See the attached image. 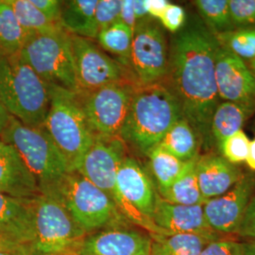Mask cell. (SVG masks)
<instances>
[{
  "label": "cell",
  "instance_id": "2e32d148",
  "mask_svg": "<svg viewBox=\"0 0 255 255\" xmlns=\"http://www.w3.org/2000/svg\"><path fill=\"white\" fill-rule=\"evenodd\" d=\"M117 182L128 204L151 221L158 193L145 170L132 157L126 156L119 165Z\"/></svg>",
  "mask_w": 255,
  "mask_h": 255
},
{
  "label": "cell",
  "instance_id": "f546056e",
  "mask_svg": "<svg viewBox=\"0 0 255 255\" xmlns=\"http://www.w3.org/2000/svg\"><path fill=\"white\" fill-rule=\"evenodd\" d=\"M214 36L219 46L243 61L255 58V27H238Z\"/></svg>",
  "mask_w": 255,
  "mask_h": 255
},
{
  "label": "cell",
  "instance_id": "5b68a950",
  "mask_svg": "<svg viewBox=\"0 0 255 255\" xmlns=\"http://www.w3.org/2000/svg\"><path fill=\"white\" fill-rule=\"evenodd\" d=\"M50 103L44 128L76 171L95 142L82 110L79 95L64 88L48 85Z\"/></svg>",
  "mask_w": 255,
  "mask_h": 255
},
{
  "label": "cell",
  "instance_id": "f35d334b",
  "mask_svg": "<svg viewBox=\"0 0 255 255\" xmlns=\"http://www.w3.org/2000/svg\"><path fill=\"white\" fill-rule=\"evenodd\" d=\"M119 21L134 31L138 22L132 8V0H121Z\"/></svg>",
  "mask_w": 255,
  "mask_h": 255
},
{
  "label": "cell",
  "instance_id": "d6a6232c",
  "mask_svg": "<svg viewBox=\"0 0 255 255\" xmlns=\"http://www.w3.org/2000/svg\"><path fill=\"white\" fill-rule=\"evenodd\" d=\"M229 11L236 28L255 27V0H229Z\"/></svg>",
  "mask_w": 255,
  "mask_h": 255
},
{
  "label": "cell",
  "instance_id": "3957f363",
  "mask_svg": "<svg viewBox=\"0 0 255 255\" xmlns=\"http://www.w3.org/2000/svg\"><path fill=\"white\" fill-rule=\"evenodd\" d=\"M0 138L17 150L35 178L41 194L54 197L72 170L44 126H29L9 117Z\"/></svg>",
  "mask_w": 255,
  "mask_h": 255
},
{
  "label": "cell",
  "instance_id": "7dc6e473",
  "mask_svg": "<svg viewBox=\"0 0 255 255\" xmlns=\"http://www.w3.org/2000/svg\"><path fill=\"white\" fill-rule=\"evenodd\" d=\"M150 255V248L147 249L146 251H144V252H142L140 255Z\"/></svg>",
  "mask_w": 255,
  "mask_h": 255
},
{
  "label": "cell",
  "instance_id": "9c48e42d",
  "mask_svg": "<svg viewBox=\"0 0 255 255\" xmlns=\"http://www.w3.org/2000/svg\"><path fill=\"white\" fill-rule=\"evenodd\" d=\"M54 197L86 234L128 221L104 192L77 171L66 175Z\"/></svg>",
  "mask_w": 255,
  "mask_h": 255
},
{
  "label": "cell",
  "instance_id": "e0dca14e",
  "mask_svg": "<svg viewBox=\"0 0 255 255\" xmlns=\"http://www.w3.org/2000/svg\"><path fill=\"white\" fill-rule=\"evenodd\" d=\"M151 239L129 229H109L84 238L79 255H138L150 248Z\"/></svg>",
  "mask_w": 255,
  "mask_h": 255
},
{
  "label": "cell",
  "instance_id": "52a82bcc",
  "mask_svg": "<svg viewBox=\"0 0 255 255\" xmlns=\"http://www.w3.org/2000/svg\"><path fill=\"white\" fill-rule=\"evenodd\" d=\"M34 238L30 255H78L87 234L72 219L61 201L39 194L32 200Z\"/></svg>",
  "mask_w": 255,
  "mask_h": 255
},
{
  "label": "cell",
  "instance_id": "f6af8a7d",
  "mask_svg": "<svg viewBox=\"0 0 255 255\" xmlns=\"http://www.w3.org/2000/svg\"><path fill=\"white\" fill-rule=\"evenodd\" d=\"M9 113L4 108L3 104L0 101V133L4 129L5 126L7 125L9 119Z\"/></svg>",
  "mask_w": 255,
  "mask_h": 255
},
{
  "label": "cell",
  "instance_id": "8fae6325",
  "mask_svg": "<svg viewBox=\"0 0 255 255\" xmlns=\"http://www.w3.org/2000/svg\"><path fill=\"white\" fill-rule=\"evenodd\" d=\"M169 53L163 28L147 17L133 31L130 72L138 86L160 83L168 75Z\"/></svg>",
  "mask_w": 255,
  "mask_h": 255
},
{
  "label": "cell",
  "instance_id": "60d3db41",
  "mask_svg": "<svg viewBox=\"0 0 255 255\" xmlns=\"http://www.w3.org/2000/svg\"><path fill=\"white\" fill-rule=\"evenodd\" d=\"M146 2L148 15L153 19L160 18L166 6L169 4V2L165 0H146Z\"/></svg>",
  "mask_w": 255,
  "mask_h": 255
},
{
  "label": "cell",
  "instance_id": "9a60e30c",
  "mask_svg": "<svg viewBox=\"0 0 255 255\" xmlns=\"http://www.w3.org/2000/svg\"><path fill=\"white\" fill-rule=\"evenodd\" d=\"M152 220L164 235L191 234L219 238L208 224L203 205H182L163 200L158 194Z\"/></svg>",
  "mask_w": 255,
  "mask_h": 255
},
{
  "label": "cell",
  "instance_id": "8992f818",
  "mask_svg": "<svg viewBox=\"0 0 255 255\" xmlns=\"http://www.w3.org/2000/svg\"><path fill=\"white\" fill-rule=\"evenodd\" d=\"M125 150L126 145L120 137L96 138L76 171L104 192L128 221L146 230L151 236L164 235L153 221L132 209L120 194L117 175L119 165L126 157Z\"/></svg>",
  "mask_w": 255,
  "mask_h": 255
},
{
  "label": "cell",
  "instance_id": "83f0119b",
  "mask_svg": "<svg viewBox=\"0 0 255 255\" xmlns=\"http://www.w3.org/2000/svg\"><path fill=\"white\" fill-rule=\"evenodd\" d=\"M6 1L13 9L20 25L29 35L33 33H50L64 29L61 24L47 18L29 0Z\"/></svg>",
  "mask_w": 255,
  "mask_h": 255
},
{
  "label": "cell",
  "instance_id": "4fadbf2b",
  "mask_svg": "<svg viewBox=\"0 0 255 255\" xmlns=\"http://www.w3.org/2000/svg\"><path fill=\"white\" fill-rule=\"evenodd\" d=\"M255 194V175L246 173L228 192L206 201L203 211L211 229L216 234H236Z\"/></svg>",
  "mask_w": 255,
  "mask_h": 255
},
{
  "label": "cell",
  "instance_id": "f907efd6",
  "mask_svg": "<svg viewBox=\"0 0 255 255\" xmlns=\"http://www.w3.org/2000/svg\"></svg>",
  "mask_w": 255,
  "mask_h": 255
},
{
  "label": "cell",
  "instance_id": "7c38bea8",
  "mask_svg": "<svg viewBox=\"0 0 255 255\" xmlns=\"http://www.w3.org/2000/svg\"><path fill=\"white\" fill-rule=\"evenodd\" d=\"M71 45L79 96L111 83L129 81L127 80V74L130 72L127 68L102 50L93 40L71 35Z\"/></svg>",
  "mask_w": 255,
  "mask_h": 255
},
{
  "label": "cell",
  "instance_id": "277c9868",
  "mask_svg": "<svg viewBox=\"0 0 255 255\" xmlns=\"http://www.w3.org/2000/svg\"><path fill=\"white\" fill-rule=\"evenodd\" d=\"M0 101L9 116L29 126H43L49 88L19 53L0 51Z\"/></svg>",
  "mask_w": 255,
  "mask_h": 255
},
{
  "label": "cell",
  "instance_id": "30bf717a",
  "mask_svg": "<svg viewBox=\"0 0 255 255\" xmlns=\"http://www.w3.org/2000/svg\"><path fill=\"white\" fill-rule=\"evenodd\" d=\"M115 82L79 96L87 123L96 138L120 137L136 83Z\"/></svg>",
  "mask_w": 255,
  "mask_h": 255
},
{
  "label": "cell",
  "instance_id": "74e56055",
  "mask_svg": "<svg viewBox=\"0 0 255 255\" xmlns=\"http://www.w3.org/2000/svg\"><path fill=\"white\" fill-rule=\"evenodd\" d=\"M237 243L233 240L216 239L206 245L200 255H237Z\"/></svg>",
  "mask_w": 255,
  "mask_h": 255
},
{
  "label": "cell",
  "instance_id": "ffe728a7",
  "mask_svg": "<svg viewBox=\"0 0 255 255\" xmlns=\"http://www.w3.org/2000/svg\"><path fill=\"white\" fill-rule=\"evenodd\" d=\"M196 173L203 198L208 201L228 192L243 173L237 164H231L221 155L199 156Z\"/></svg>",
  "mask_w": 255,
  "mask_h": 255
},
{
  "label": "cell",
  "instance_id": "44dd1931",
  "mask_svg": "<svg viewBox=\"0 0 255 255\" xmlns=\"http://www.w3.org/2000/svg\"><path fill=\"white\" fill-rule=\"evenodd\" d=\"M255 113V105L223 101L215 110L211 122L214 146L219 148L228 137L241 130L245 122Z\"/></svg>",
  "mask_w": 255,
  "mask_h": 255
},
{
  "label": "cell",
  "instance_id": "8d00e7d4",
  "mask_svg": "<svg viewBox=\"0 0 255 255\" xmlns=\"http://www.w3.org/2000/svg\"><path fill=\"white\" fill-rule=\"evenodd\" d=\"M30 3L51 21L61 24L63 2L57 0H29Z\"/></svg>",
  "mask_w": 255,
  "mask_h": 255
},
{
  "label": "cell",
  "instance_id": "484cf974",
  "mask_svg": "<svg viewBox=\"0 0 255 255\" xmlns=\"http://www.w3.org/2000/svg\"><path fill=\"white\" fill-rule=\"evenodd\" d=\"M133 31L126 25L118 21L114 25L101 30L98 35V42L101 48L130 72V52ZM131 73V72H130Z\"/></svg>",
  "mask_w": 255,
  "mask_h": 255
},
{
  "label": "cell",
  "instance_id": "4dcf8cb0",
  "mask_svg": "<svg viewBox=\"0 0 255 255\" xmlns=\"http://www.w3.org/2000/svg\"><path fill=\"white\" fill-rule=\"evenodd\" d=\"M195 6L213 34L235 29L229 11V0H197Z\"/></svg>",
  "mask_w": 255,
  "mask_h": 255
},
{
  "label": "cell",
  "instance_id": "6da1fadb",
  "mask_svg": "<svg viewBox=\"0 0 255 255\" xmlns=\"http://www.w3.org/2000/svg\"><path fill=\"white\" fill-rule=\"evenodd\" d=\"M214 34L194 25L174 39L169 55L170 89L180 102L183 118L194 128L201 147L214 146L211 122L219 104L215 64L219 48Z\"/></svg>",
  "mask_w": 255,
  "mask_h": 255
},
{
  "label": "cell",
  "instance_id": "f1b7e54d",
  "mask_svg": "<svg viewBox=\"0 0 255 255\" xmlns=\"http://www.w3.org/2000/svg\"><path fill=\"white\" fill-rule=\"evenodd\" d=\"M149 165L157 182L158 191L169 187L182 173L185 162L156 146L147 155Z\"/></svg>",
  "mask_w": 255,
  "mask_h": 255
},
{
  "label": "cell",
  "instance_id": "5bb4252c",
  "mask_svg": "<svg viewBox=\"0 0 255 255\" xmlns=\"http://www.w3.org/2000/svg\"><path fill=\"white\" fill-rule=\"evenodd\" d=\"M219 99L255 105V78L246 63L219 46L215 64Z\"/></svg>",
  "mask_w": 255,
  "mask_h": 255
},
{
  "label": "cell",
  "instance_id": "d4e9b609",
  "mask_svg": "<svg viewBox=\"0 0 255 255\" xmlns=\"http://www.w3.org/2000/svg\"><path fill=\"white\" fill-rule=\"evenodd\" d=\"M216 239L219 238L191 234L151 236L150 255H200Z\"/></svg>",
  "mask_w": 255,
  "mask_h": 255
},
{
  "label": "cell",
  "instance_id": "681fc988",
  "mask_svg": "<svg viewBox=\"0 0 255 255\" xmlns=\"http://www.w3.org/2000/svg\"></svg>",
  "mask_w": 255,
  "mask_h": 255
},
{
  "label": "cell",
  "instance_id": "ac0fdd59",
  "mask_svg": "<svg viewBox=\"0 0 255 255\" xmlns=\"http://www.w3.org/2000/svg\"><path fill=\"white\" fill-rule=\"evenodd\" d=\"M0 192L18 199H34L41 192L17 150L0 138Z\"/></svg>",
  "mask_w": 255,
  "mask_h": 255
},
{
  "label": "cell",
  "instance_id": "7a4b0ae2",
  "mask_svg": "<svg viewBox=\"0 0 255 255\" xmlns=\"http://www.w3.org/2000/svg\"><path fill=\"white\" fill-rule=\"evenodd\" d=\"M182 118L180 102L169 86L163 82L137 85L120 138L125 145L147 155Z\"/></svg>",
  "mask_w": 255,
  "mask_h": 255
},
{
  "label": "cell",
  "instance_id": "cb8c5ba5",
  "mask_svg": "<svg viewBox=\"0 0 255 255\" xmlns=\"http://www.w3.org/2000/svg\"><path fill=\"white\" fill-rule=\"evenodd\" d=\"M158 146L182 162H187L200 155L201 143L191 125L182 118L170 128Z\"/></svg>",
  "mask_w": 255,
  "mask_h": 255
},
{
  "label": "cell",
  "instance_id": "4316f807",
  "mask_svg": "<svg viewBox=\"0 0 255 255\" xmlns=\"http://www.w3.org/2000/svg\"><path fill=\"white\" fill-rule=\"evenodd\" d=\"M28 35L8 2L0 0V51L7 55L17 54Z\"/></svg>",
  "mask_w": 255,
  "mask_h": 255
},
{
  "label": "cell",
  "instance_id": "ab89813d",
  "mask_svg": "<svg viewBox=\"0 0 255 255\" xmlns=\"http://www.w3.org/2000/svg\"><path fill=\"white\" fill-rule=\"evenodd\" d=\"M0 252L9 253L12 255H30L27 248L2 236H0Z\"/></svg>",
  "mask_w": 255,
  "mask_h": 255
},
{
  "label": "cell",
  "instance_id": "bcb514c9",
  "mask_svg": "<svg viewBox=\"0 0 255 255\" xmlns=\"http://www.w3.org/2000/svg\"><path fill=\"white\" fill-rule=\"evenodd\" d=\"M248 67L250 68L251 72L254 74V76H255V58H254V59H252V60H250V61H249V65H248Z\"/></svg>",
  "mask_w": 255,
  "mask_h": 255
},
{
  "label": "cell",
  "instance_id": "ba28073f",
  "mask_svg": "<svg viewBox=\"0 0 255 255\" xmlns=\"http://www.w3.org/2000/svg\"><path fill=\"white\" fill-rule=\"evenodd\" d=\"M19 54L47 85L80 95L71 35L64 29L28 35Z\"/></svg>",
  "mask_w": 255,
  "mask_h": 255
},
{
  "label": "cell",
  "instance_id": "b9f144b4",
  "mask_svg": "<svg viewBox=\"0 0 255 255\" xmlns=\"http://www.w3.org/2000/svg\"><path fill=\"white\" fill-rule=\"evenodd\" d=\"M132 8L137 22L149 17L146 9V0H132Z\"/></svg>",
  "mask_w": 255,
  "mask_h": 255
},
{
  "label": "cell",
  "instance_id": "c3c4849f",
  "mask_svg": "<svg viewBox=\"0 0 255 255\" xmlns=\"http://www.w3.org/2000/svg\"><path fill=\"white\" fill-rule=\"evenodd\" d=\"M0 255H12L9 253H4V252H0Z\"/></svg>",
  "mask_w": 255,
  "mask_h": 255
},
{
  "label": "cell",
  "instance_id": "7402d4cb",
  "mask_svg": "<svg viewBox=\"0 0 255 255\" xmlns=\"http://www.w3.org/2000/svg\"><path fill=\"white\" fill-rule=\"evenodd\" d=\"M99 0H70L63 2L61 25L66 32L74 36L95 40L99 29L95 12Z\"/></svg>",
  "mask_w": 255,
  "mask_h": 255
},
{
  "label": "cell",
  "instance_id": "603a6c76",
  "mask_svg": "<svg viewBox=\"0 0 255 255\" xmlns=\"http://www.w3.org/2000/svg\"><path fill=\"white\" fill-rule=\"evenodd\" d=\"M199 156L185 162L182 173L169 187L158 191L163 200L182 205H203L207 201L201 194L196 173Z\"/></svg>",
  "mask_w": 255,
  "mask_h": 255
},
{
  "label": "cell",
  "instance_id": "ee69618b",
  "mask_svg": "<svg viewBox=\"0 0 255 255\" xmlns=\"http://www.w3.org/2000/svg\"><path fill=\"white\" fill-rule=\"evenodd\" d=\"M246 163L253 171H255V137L250 142V148L247 156Z\"/></svg>",
  "mask_w": 255,
  "mask_h": 255
},
{
  "label": "cell",
  "instance_id": "e575fe53",
  "mask_svg": "<svg viewBox=\"0 0 255 255\" xmlns=\"http://www.w3.org/2000/svg\"><path fill=\"white\" fill-rule=\"evenodd\" d=\"M163 27L170 32H177L185 22V11L181 6L169 3L160 16Z\"/></svg>",
  "mask_w": 255,
  "mask_h": 255
},
{
  "label": "cell",
  "instance_id": "d590c367",
  "mask_svg": "<svg viewBox=\"0 0 255 255\" xmlns=\"http://www.w3.org/2000/svg\"><path fill=\"white\" fill-rule=\"evenodd\" d=\"M236 234L243 238L255 239V194L247 206Z\"/></svg>",
  "mask_w": 255,
  "mask_h": 255
},
{
  "label": "cell",
  "instance_id": "d6986e66",
  "mask_svg": "<svg viewBox=\"0 0 255 255\" xmlns=\"http://www.w3.org/2000/svg\"><path fill=\"white\" fill-rule=\"evenodd\" d=\"M32 200L0 192V236L27 248L29 254L34 238Z\"/></svg>",
  "mask_w": 255,
  "mask_h": 255
},
{
  "label": "cell",
  "instance_id": "7bdbcfd3",
  "mask_svg": "<svg viewBox=\"0 0 255 255\" xmlns=\"http://www.w3.org/2000/svg\"><path fill=\"white\" fill-rule=\"evenodd\" d=\"M237 255H255V239L237 242Z\"/></svg>",
  "mask_w": 255,
  "mask_h": 255
},
{
  "label": "cell",
  "instance_id": "836d02e7",
  "mask_svg": "<svg viewBox=\"0 0 255 255\" xmlns=\"http://www.w3.org/2000/svg\"><path fill=\"white\" fill-rule=\"evenodd\" d=\"M121 9V0H99L95 12V20L99 29L101 30L109 27L119 21Z\"/></svg>",
  "mask_w": 255,
  "mask_h": 255
},
{
  "label": "cell",
  "instance_id": "1f68e13d",
  "mask_svg": "<svg viewBox=\"0 0 255 255\" xmlns=\"http://www.w3.org/2000/svg\"><path fill=\"white\" fill-rule=\"evenodd\" d=\"M250 142V138L241 129L224 140L219 150L221 152V156L231 164H241L246 162Z\"/></svg>",
  "mask_w": 255,
  "mask_h": 255
}]
</instances>
